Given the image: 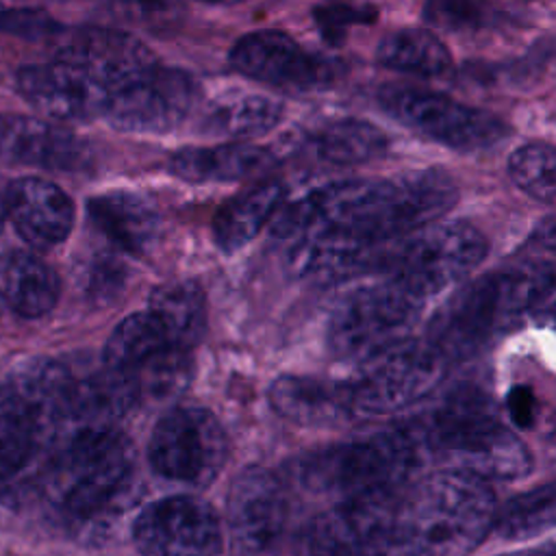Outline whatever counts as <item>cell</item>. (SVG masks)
I'll return each instance as SVG.
<instances>
[{
    "instance_id": "42",
    "label": "cell",
    "mask_w": 556,
    "mask_h": 556,
    "mask_svg": "<svg viewBox=\"0 0 556 556\" xmlns=\"http://www.w3.org/2000/svg\"><path fill=\"white\" fill-rule=\"evenodd\" d=\"M547 556H556V539L552 543H547V547L543 549Z\"/></svg>"
},
{
    "instance_id": "32",
    "label": "cell",
    "mask_w": 556,
    "mask_h": 556,
    "mask_svg": "<svg viewBox=\"0 0 556 556\" xmlns=\"http://www.w3.org/2000/svg\"><path fill=\"white\" fill-rule=\"evenodd\" d=\"M552 528H556V480L510 497L493 521V530L506 541H528Z\"/></svg>"
},
{
    "instance_id": "34",
    "label": "cell",
    "mask_w": 556,
    "mask_h": 556,
    "mask_svg": "<svg viewBox=\"0 0 556 556\" xmlns=\"http://www.w3.org/2000/svg\"><path fill=\"white\" fill-rule=\"evenodd\" d=\"M530 280L528 317L539 324L556 326V254L543 252L528 243V252L521 261Z\"/></svg>"
},
{
    "instance_id": "17",
    "label": "cell",
    "mask_w": 556,
    "mask_h": 556,
    "mask_svg": "<svg viewBox=\"0 0 556 556\" xmlns=\"http://www.w3.org/2000/svg\"><path fill=\"white\" fill-rule=\"evenodd\" d=\"M230 63L239 74L276 87L311 89L332 76L330 63L308 54L280 30L243 35L230 50Z\"/></svg>"
},
{
    "instance_id": "25",
    "label": "cell",
    "mask_w": 556,
    "mask_h": 556,
    "mask_svg": "<svg viewBox=\"0 0 556 556\" xmlns=\"http://www.w3.org/2000/svg\"><path fill=\"white\" fill-rule=\"evenodd\" d=\"M285 187L278 180H263L219 206L213 219V239L224 254L248 245L282 206Z\"/></svg>"
},
{
    "instance_id": "13",
    "label": "cell",
    "mask_w": 556,
    "mask_h": 556,
    "mask_svg": "<svg viewBox=\"0 0 556 556\" xmlns=\"http://www.w3.org/2000/svg\"><path fill=\"white\" fill-rule=\"evenodd\" d=\"M287 495L276 473L245 467L228 493V534L232 556H285Z\"/></svg>"
},
{
    "instance_id": "38",
    "label": "cell",
    "mask_w": 556,
    "mask_h": 556,
    "mask_svg": "<svg viewBox=\"0 0 556 556\" xmlns=\"http://www.w3.org/2000/svg\"><path fill=\"white\" fill-rule=\"evenodd\" d=\"M363 20H365V11L345 2H328L315 11V22L324 33V37L328 39H339L350 24H356Z\"/></svg>"
},
{
    "instance_id": "3",
    "label": "cell",
    "mask_w": 556,
    "mask_h": 556,
    "mask_svg": "<svg viewBox=\"0 0 556 556\" xmlns=\"http://www.w3.org/2000/svg\"><path fill=\"white\" fill-rule=\"evenodd\" d=\"M132 491V445L117 428L76 430L52 458L43 493L76 528H104Z\"/></svg>"
},
{
    "instance_id": "37",
    "label": "cell",
    "mask_w": 556,
    "mask_h": 556,
    "mask_svg": "<svg viewBox=\"0 0 556 556\" xmlns=\"http://www.w3.org/2000/svg\"><path fill=\"white\" fill-rule=\"evenodd\" d=\"M56 30L59 24L50 13L35 7H9L0 2V33L24 39H41Z\"/></svg>"
},
{
    "instance_id": "7",
    "label": "cell",
    "mask_w": 556,
    "mask_h": 556,
    "mask_svg": "<svg viewBox=\"0 0 556 556\" xmlns=\"http://www.w3.org/2000/svg\"><path fill=\"white\" fill-rule=\"evenodd\" d=\"M447 363L428 339H406L361 361L348 380L354 417H382L413 406L439 387Z\"/></svg>"
},
{
    "instance_id": "9",
    "label": "cell",
    "mask_w": 556,
    "mask_h": 556,
    "mask_svg": "<svg viewBox=\"0 0 556 556\" xmlns=\"http://www.w3.org/2000/svg\"><path fill=\"white\" fill-rule=\"evenodd\" d=\"M506 269L460 285L434 315L428 341L447 358H467L486 339L521 319L517 295Z\"/></svg>"
},
{
    "instance_id": "41",
    "label": "cell",
    "mask_w": 556,
    "mask_h": 556,
    "mask_svg": "<svg viewBox=\"0 0 556 556\" xmlns=\"http://www.w3.org/2000/svg\"><path fill=\"white\" fill-rule=\"evenodd\" d=\"M502 556H547L545 552H515V554H502Z\"/></svg>"
},
{
    "instance_id": "5",
    "label": "cell",
    "mask_w": 556,
    "mask_h": 556,
    "mask_svg": "<svg viewBox=\"0 0 556 556\" xmlns=\"http://www.w3.org/2000/svg\"><path fill=\"white\" fill-rule=\"evenodd\" d=\"M426 304L397 278L387 276L354 291L334 308L328 321V345L334 356L361 363L406 341Z\"/></svg>"
},
{
    "instance_id": "20",
    "label": "cell",
    "mask_w": 556,
    "mask_h": 556,
    "mask_svg": "<svg viewBox=\"0 0 556 556\" xmlns=\"http://www.w3.org/2000/svg\"><path fill=\"white\" fill-rule=\"evenodd\" d=\"M267 400L282 419L298 426L328 428L356 419L348 382L285 374L269 384Z\"/></svg>"
},
{
    "instance_id": "29",
    "label": "cell",
    "mask_w": 556,
    "mask_h": 556,
    "mask_svg": "<svg viewBox=\"0 0 556 556\" xmlns=\"http://www.w3.org/2000/svg\"><path fill=\"white\" fill-rule=\"evenodd\" d=\"M148 308L161 319L178 348L191 352L202 341L206 330V298L195 282L156 287Z\"/></svg>"
},
{
    "instance_id": "22",
    "label": "cell",
    "mask_w": 556,
    "mask_h": 556,
    "mask_svg": "<svg viewBox=\"0 0 556 556\" xmlns=\"http://www.w3.org/2000/svg\"><path fill=\"white\" fill-rule=\"evenodd\" d=\"M141 400L137 382L130 374L102 367L85 376L74 374L70 397V415L65 432L115 428V424Z\"/></svg>"
},
{
    "instance_id": "10",
    "label": "cell",
    "mask_w": 556,
    "mask_h": 556,
    "mask_svg": "<svg viewBox=\"0 0 556 556\" xmlns=\"http://www.w3.org/2000/svg\"><path fill=\"white\" fill-rule=\"evenodd\" d=\"M404 486L339 500L308 523L302 554L393 556L395 519Z\"/></svg>"
},
{
    "instance_id": "33",
    "label": "cell",
    "mask_w": 556,
    "mask_h": 556,
    "mask_svg": "<svg viewBox=\"0 0 556 556\" xmlns=\"http://www.w3.org/2000/svg\"><path fill=\"white\" fill-rule=\"evenodd\" d=\"M513 182L541 202H556V148L547 143H526L508 159Z\"/></svg>"
},
{
    "instance_id": "36",
    "label": "cell",
    "mask_w": 556,
    "mask_h": 556,
    "mask_svg": "<svg viewBox=\"0 0 556 556\" xmlns=\"http://www.w3.org/2000/svg\"><path fill=\"white\" fill-rule=\"evenodd\" d=\"M426 17L447 30H476L491 17L486 0H428Z\"/></svg>"
},
{
    "instance_id": "26",
    "label": "cell",
    "mask_w": 556,
    "mask_h": 556,
    "mask_svg": "<svg viewBox=\"0 0 556 556\" xmlns=\"http://www.w3.org/2000/svg\"><path fill=\"white\" fill-rule=\"evenodd\" d=\"M0 293L15 315L35 319L54 308L61 285L54 269L37 254L13 252L0 269Z\"/></svg>"
},
{
    "instance_id": "4",
    "label": "cell",
    "mask_w": 556,
    "mask_h": 556,
    "mask_svg": "<svg viewBox=\"0 0 556 556\" xmlns=\"http://www.w3.org/2000/svg\"><path fill=\"white\" fill-rule=\"evenodd\" d=\"M421 460L404 426L308 454L300 463V482L313 493L348 500L408 484Z\"/></svg>"
},
{
    "instance_id": "40",
    "label": "cell",
    "mask_w": 556,
    "mask_h": 556,
    "mask_svg": "<svg viewBox=\"0 0 556 556\" xmlns=\"http://www.w3.org/2000/svg\"><path fill=\"white\" fill-rule=\"evenodd\" d=\"M7 219H9V213H7V198L0 193V232H2Z\"/></svg>"
},
{
    "instance_id": "31",
    "label": "cell",
    "mask_w": 556,
    "mask_h": 556,
    "mask_svg": "<svg viewBox=\"0 0 556 556\" xmlns=\"http://www.w3.org/2000/svg\"><path fill=\"white\" fill-rule=\"evenodd\" d=\"M380 65L421 78L443 76L452 67L445 43L426 28H402L387 35L376 52Z\"/></svg>"
},
{
    "instance_id": "16",
    "label": "cell",
    "mask_w": 556,
    "mask_h": 556,
    "mask_svg": "<svg viewBox=\"0 0 556 556\" xmlns=\"http://www.w3.org/2000/svg\"><path fill=\"white\" fill-rule=\"evenodd\" d=\"M56 56L83 70L91 80L106 89L111 98L122 87L159 65L156 56L141 39L100 26L80 28L70 35Z\"/></svg>"
},
{
    "instance_id": "2",
    "label": "cell",
    "mask_w": 556,
    "mask_h": 556,
    "mask_svg": "<svg viewBox=\"0 0 556 556\" xmlns=\"http://www.w3.org/2000/svg\"><path fill=\"white\" fill-rule=\"evenodd\" d=\"M406 430L424 460L434 458L441 469L491 482L517 480L532 467V456L521 439L504 426L489 400L473 391L450 395Z\"/></svg>"
},
{
    "instance_id": "39",
    "label": "cell",
    "mask_w": 556,
    "mask_h": 556,
    "mask_svg": "<svg viewBox=\"0 0 556 556\" xmlns=\"http://www.w3.org/2000/svg\"><path fill=\"white\" fill-rule=\"evenodd\" d=\"M506 410L517 428H530L536 415V400L528 387H513L506 397Z\"/></svg>"
},
{
    "instance_id": "30",
    "label": "cell",
    "mask_w": 556,
    "mask_h": 556,
    "mask_svg": "<svg viewBox=\"0 0 556 556\" xmlns=\"http://www.w3.org/2000/svg\"><path fill=\"white\" fill-rule=\"evenodd\" d=\"M317 159L332 165H358L380 156L387 150V135L354 117L332 119L317 128L308 139Z\"/></svg>"
},
{
    "instance_id": "6",
    "label": "cell",
    "mask_w": 556,
    "mask_h": 556,
    "mask_svg": "<svg viewBox=\"0 0 556 556\" xmlns=\"http://www.w3.org/2000/svg\"><path fill=\"white\" fill-rule=\"evenodd\" d=\"M484 256L486 239L476 226L467 222H434L393 243L382 267L430 302L463 285Z\"/></svg>"
},
{
    "instance_id": "12",
    "label": "cell",
    "mask_w": 556,
    "mask_h": 556,
    "mask_svg": "<svg viewBox=\"0 0 556 556\" xmlns=\"http://www.w3.org/2000/svg\"><path fill=\"white\" fill-rule=\"evenodd\" d=\"M132 543L141 556H219L222 523L204 500L167 495L137 513Z\"/></svg>"
},
{
    "instance_id": "35",
    "label": "cell",
    "mask_w": 556,
    "mask_h": 556,
    "mask_svg": "<svg viewBox=\"0 0 556 556\" xmlns=\"http://www.w3.org/2000/svg\"><path fill=\"white\" fill-rule=\"evenodd\" d=\"M141 397L165 400L185 389L191 378V358L187 350H169L130 374Z\"/></svg>"
},
{
    "instance_id": "24",
    "label": "cell",
    "mask_w": 556,
    "mask_h": 556,
    "mask_svg": "<svg viewBox=\"0 0 556 556\" xmlns=\"http://www.w3.org/2000/svg\"><path fill=\"white\" fill-rule=\"evenodd\" d=\"M271 163L269 150L245 141H228L176 150L169 159V169L189 182H232L261 174Z\"/></svg>"
},
{
    "instance_id": "15",
    "label": "cell",
    "mask_w": 556,
    "mask_h": 556,
    "mask_svg": "<svg viewBox=\"0 0 556 556\" xmlns=\"http://www.w3.org/2000/svg\"><path fill=\"white\" fill-rule=\"evenodd\" d=\"M17 89L28 104L54 122H85L106 113L111 93L76 65L54 56L26 65L17 74Z\"/></svg>"
},
{
    "instance_id": "19",
    "label": "cell",
    "mask_w": 556,
    "mask_h": 556,
    "mask_svg": "<svg viewBox=\"0 0 556 556\" xmlns=\"http://www.w3.org/2000/svg\"><path fill=\"white\" fill-rule=\"evenodd\" d=\"M9 222L17 235L37 250L63 243L74 228V202L52 180L22 176L4 193Z\"/></svg>"
},
{
    "instance_id": "11",
    "label": "cell",
    "mask_w": 556,
    "mask_h": 556,
    "mask_svg": "<svg viewBox=\"0 0 556 556\" xmlns=\"http://www.w3.org/2000/svg\"><path fill=\"white\" fill-rule=\"evenodd\" d=\"M378 98L380 106L402 126L452 150H484L495 146L506 132V126L500 117L460 104L439 91L408 85H389L380 91Z\"/></svg>"
},
{
    "instance_id": "21",
    "label": "cell",
    "mask_w": 556,
    "mask_h": 556,
    "mask_svg": "<svg viewBox=\"0 0 556 556\" xmlns=\"http://www.w3.org/2000/svg\"><path fill=\"white\" fill-rule=\"evenodd\" d=\"M56 434L50 417L7 376L0 382V480L20 473Z\"/></svg>"
},
{
    "instance_id": "28",
    "label": "cell",
    "mask_w": 556,
    "mask_h": 556,
    "mask_svg": "<svg viewBox=\"0 0 556 556\" xmlns=\"http://www.w3.org/2000/svg\"><path fill=\"white\" fill-rule=\"evenodd\" d=\"M282 115V104L265 93H228L215 100L204 115V132L226 139H252L271 130Z\"/></svg>"
},
{
    "instance_id": "1",
    "label": "cell",
    "mask_w": 556,
    "mask_h": 556,
    "mask_svg": "<svg viewBox=\"0 0 556 556\" xmlns=\"http://www.w3.org/2000/svg\"><path fill=\"white\" fill-rule=\"evenodd\" d=\"M495 513L482 478L437 469L410 480L397 508L393 556H467L493 530Z\"/></svg>"
},
{
    "instance_id": "27",
    "label": "cell",
    "mask_w": 556,
    "mask_h": 556,
    "mask_svg": "<svg viewBox=\"0 0 556 556\" xmlns=\"http://www.w3.org/2000/svg\"><path fill=\"white\" fill-rule=\"evenodd\" d=\"M169 350H182V348H178L172 341L161 319L150 308H146L124 317L113 328L102 350V363L106 367L135 374L143 365L152 363L154 358H159Z\"/></svg>"
},
{
    "instance_id": "8",
    "label": "cell",
    "mask_w": 556,
    "mask_h": 556,
    "mask_svg": "<svg viewBox=\"0 0 556 556\" xmlns=\"http://www.w3.org/2000/svg\"><path fill=\"white\" fill-rule=\"evenodd\" d=\"M228 460V437L219 419L202 406H174L152 428L148 463L169 482L202 489Z\"/></svg>"
},
{
    "instance_id": "14",
    "label": "cell",
    "mask_w": 556,
    "mask_h": 556,
    "mask_svg": "<svg viewBox=\"0 0 556 556\" xmlns=\"http://www.w3.org/2000/svg\"><path fill=\"white\" fill-rule=\"evenodd\" d=\"M195 102L198 85L187 72L156 65L113 93L104 117L122 132L161 135L174 130Z\"/></svg>"
},
{
    "instance_id": "43",
    "label": "cell",
    "mask_w": 556,
    "mask_h": 556,
    "mask_svg": "<svg viewBox=\"0 0 556 556\" xmlns=\"http://www.w3.org/2000/svg\"><path fill=\"white\" fill-rule=\"evenodd\" d=\"M124 2H152V0H124Z\"/></svg>"
},
{
    "instance_id": "23",
    "label": "cell",
    "mask_w": 556,
    "mask_h": 556,
    "mask_svg": "<svg viewBox=\"0 0 556 556\" xmlns=\"http://www.w3.org/2000/svg\"><path fill=\"white\" fill-rule=\"evenodd\" d=\"M87 213L96 228L122 252L146 254L159 237V213L139 193L106 191L89 198Z\"/></svg>"
},
{
    "instance_id": "18",
    "label": "cell",
    "mask_w": 556,
    "mask_h": 556,
    "mask_svg": "<svg viewBox=\"0 0 556 556\" xmlns=\"http://www.w3.org/2000/svg\"><path fill=\"white\" fill-rule=\"evenodd\" d=\"M0 156L56 172H78L91 161L89 146L59 124L0 113Z\"/></svg>"
}]
</instances>
